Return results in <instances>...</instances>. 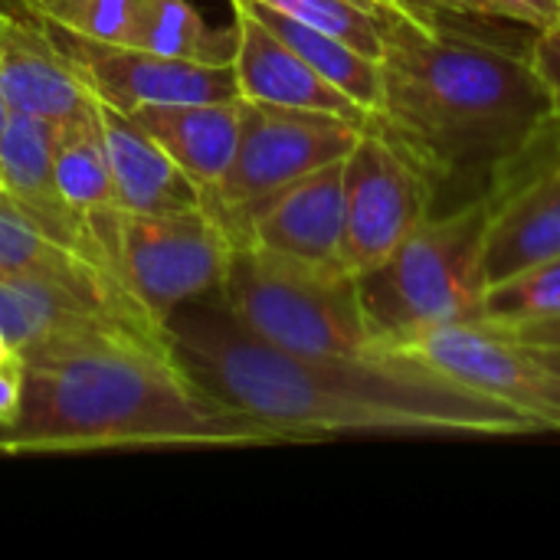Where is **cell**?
<instances>
[{"instance_id": "ffe728a7", "label": "cell", "mask_w": 560, "mask_h": 560, "mask_svg": "<svg viewBox=\"0 0 560 560\" xmlns=\"http://www.w3.org/2000/svg\"><path fill=\"white\" fill-rule=\"evenodd\" d=\"M52 128V167L62 197L85 217L115 207L112 167L98 108L92 115L49 125Z\"/></svg>"}, {"instance_id": "3957f363", "label": "cell", "mask_w": 560, "mask_h": 560, "mask_svg": "<svg viewBox=\"0 0 560 560\" xmlns=\"http://www.w3.org/2000/svg\"><path fill=\"white\" fill-rule=\"evenodd\" d=\"M23 364V407L0 427V456L279 446L269 430L200 390L171 338H118Z\"/></svg>"}, {"instance_id": "4dcf8cb0", "label": "cell", "mask_w": 560, "mask_h": 560, "mask_svg": "<svg viewBox=\"0 0 560 560\" xmlns=\"http://www.w3.org/2000/svg\"><path fill=\"white\" fill-rule=\"evenodd\" d=\"M10 16H13V13H7V10L0 7V33H3V26H7V20H10Z\"/></svg>"}, {"instance_id": "5b68a950", "label": "cell", "mask_w": 560, "mask_h": 560, "mask_svg": "<svg viewBox=\"0 0 560 560\" xmlns=\"http://www.w3.org/2000/svg\"><path fill=\"white\" fill-rule=\"evenodd\" d=\"M217 302L262 341L302 358H364L381 348L364 322L358 276L262 246H236Z\"/></svg>"}, {"instance_id": "4fadbf2b", "label": "cell", "mask_w": 560, "mask_h": 560, "mask_svg": "<svg viewBox=\"0 0 560 560\" xmlns=\"http://www.w3.org/2000/svg\"><path fill=\"white\" fill-rule=\"evenodd\" d=\"M246 243L302 262L345 269V161L325 164L269 197L249 217Z\"/></svg>"}, {"instance_id": "30bf717a", "label": "cell", "mask_w": 560, "mask_h": 560, "mask_svg": "<svg viewBox=\"0 0 560 560\" xmlns=\"http://www.w3.org/2000/svg\"><path fill=\"white\" fill-rule=\"evenodd\" d=\"M489 285L560 253V115H548L532 141L495 174L489 194Z\"/></svg>"}, {"instance_id": "f1b7e54d", "label": "cell", "mask_w": 560, "mask_h": 560, "mask_svg": "<svg viewBox=\"0 0 560 560\" xmlns=\"http://www.w3.org/2000/svg\"><path fill=\"white\" fill-rule=\"evenodd\" d=\"M538 354H541V361L548 364V368H555L560 374V348H541V345H532Z\"/></svg>"}, {"instance_id": "d4e9b609", "label": "cell", "mask_w": 560, "mask_h": 560, "mask_svg": "<svg viewBox=\"0 0 560 560\" xmlns=\"http://www.w3.org/2000/svg\"><path fill=\"white\" fill-rule=\"evenodd\" d=\"M469 3L486 20L515 23L532 33H541L560 20V0H469Z\"/></svg>"}, {"instance_id": "5bb4252c", "label": "cell", "mask_w": 560, "mask_h": 560, "mask_svg": "<svg viewBox=\"0 0 560 560\" xmlns=\"http://www.w3.org/2000/svg\"><path fill=\"white\" fill-rule=\"evenodd\" d=\"M0 177L7 194L62 246L108 269L95 240L92 220L79 213L56 184L52 167V128L33 115L13 112L0 138ZM112 272V269H108ZM115 276V272H112Z\"/></svg>"}, {"instance_id": "1f68e13d", "label": "cell", "mask_w": 560, "mask_h": 560, "mask_svg": "<svg viewBox=\"0 0 560 560\" xmlns=\"http://www.w3.org/2000/svg\"><path fill=\"white\" fill-rule=\"evenodd\" d=\"M0 194H7V187H3V177H0Z\"/></svg>"}, {"instance_id": "f546056e", "label": "cell", "mask_w": 560, "mask_h": 560, "mask_svg": "<svg viewBox=\"0 0 560 560\" xmlns=\"http://www.w3.org/2000/svg\"><path fill=\"white\" fill-rule=\"evenodd\" d=\"M10 115H13V108H10V102H7V95H3V89H0V138H3V131H7V125H10Z\"/></svg>"}, {"instance_id": "2e32d148", "label": "cell", "mask_w": 560, "mask_h": 560, "mask_svg": "<svg viewBox=\"0 0 560 560\" xmlns=\"http://www.w3.org/2000/svg\"><path fill=\"white\" fill-rule=\"evenodd\" d=\"M98 121H102V135H105L118 210L174 213V210L203 207L200 187L125 112H118L98 98Z\"/></svg>"}, {"instance_id": "d6986e66", "label": "cell", "mask_w": 560, "mask_h": 560, "mask_svg": "<svg viewBox=\"0 0 560 560\" xmlns=\"http://www.w3.org/2000/svg\"><path fill=\"white\" fill-rule=\"evenodd\" d=\"M243 3L256 20H262L282 43H289L315 72H322L331 85H338L345 95H351L361 108H368L371 115L381 105V62L364 56L361 49H354L351 43L315 30L276 7H266L259 0H236Z\"/></svg>"}, {"instance_id": "7402d4cb", "label": "cell", "mask_w": 560, "mask_h": 560, "mask_svg": "<svg viewBox=\"0 0 560 560\" xmlns=\"http://www.w3.org/2000/svg\"><path fill=\"white\" fill-rule=\"evenodd\" d=\"M551 318H560V253L489 285L486 292V322L502 331Z\"/></svg>"}, {"instance_id": "4316f807", "label": "cell", "mask_w": 560, "mask_h": 560, "mask_svg": "<svg viewBox=\"0 0 560 560\" xmlns=\"http://www.w3.org/2000/svg\"><path fill=\"white\" fill-rule=\"evenodd\" d=\"M23 387H26V364L20 354L0 361V427H10L23 407Z\"/></svg>"}, {"instance_id": "52a82bcc", "label": "cell", "mask_w": 560, "mask_h": 560, "mask_svg": "<svg viewBox=\"0 0 560 560\" xmlns=\"http://www.w3.org/2000/svg\"><path fill=\"white\" fill-rule=\"evenodd\" d=\"M364 125L266 102L243 98V128L230 171L203 197V207L223 223L233 246L246 243L249 217L299 177L345 161Z\"/></svg>"}, {"instance_id": "9a60e30c", "label": "cell", "mask_w": 560, "mask_h": 560, "mask_svg": "<svg viewBox=\"0 0 560 560\" xmlns=\"http://www.w3.org/2000/svg\"><path fill=\"white\" fill-rule=\"evenodd\" d=\"M233 20L240 30L236 46V75L240 92L249 102L282 105V108H305L338 115L358 125H368L371 112L361 108L351 95L331 85L322 72H315L289 43H282L262 20H256L243 3L233 0Z\"/></svg>"}, {"instance_id": "603a6c76", "label": "cell", "mask_w": 560, "mask_h": 560, "mask_svg": "<svg viewBox=\"0 0 560 560\" xmlns=\"http://www.w3.org/2000/svg\"><path fill=\"white\" fill-rule=\"evenodd\" d=\"M148 0H26L30 16L82 39L135 46Z\"/></svg>"}, {"instance_id": "cb8c5ba5", "label": "cell", "mask_w": 560, "mask_h": 560, "mask_svg": "<svg viewBox=\"0 0 560 560\" xmlns=\"http://www.w3.org/2000/svg\"><path fill=\"white\" fill-rule=\"evenodd\" d=\"M259 3L276 7L315 30H325L381 62L384 23H387L384 0H259Z\"/></svg>"}, {"instance_id": "44dd1931", "label": "cell", "mask_w": 560, "mask_h": 560, "mask_svg": "<svg viewBox=\"0 0 560 560\" xmlns=\"http://www.w3.org/2000/svg\"><path fill=\"white\" fill-rule=\"evenodd\" d=\"M135 46L174 59L233 62L240 46V30L236 20L230 26L207 23L190 0H148Z\"/></svg>"}, {"instance_id": "277c9868", "label": "cell", "mask_w": 560, "mask_h": 560, "mask_svg": "<svg viewBox=\"0 0 560 560\" xmlns=\"http://www.w3.org/2000/svg\"><path fill=\"white\" fill-rule=\"evenodd\" d=\"M489 200L430 213L381 266L358 276L371 338L400 351L413 338L463 322H486Z\"/></svg>"}, {"instance_id": "6da1fadb", "label": "cell", "mask_w": 560, "mask_h": 560, "mask_svg": "<svg viewBox=\"0 0 560 560\" xmlns=\"http://www.w3.org/2000/svg\"><path fill=\"white\" fill-rule=\"evenodd\" d=\"M180 368L223 407L279 443L341 436H532L538 420L492 400L404 351L302 358L243 328L217 295L167 322Z\"/></svg>"}, {"instance_id": "ac0fdd59", "label": "cell", "mask_w": 560, "mask_h": 560, "mask_svg": "<svg viewBox=\"0 0 560 560\" xmlns=\"http://www.w3.org/2000/svg\"><path fill=\"white\" fill-rule=\"evenodd\" d=\"M0 279H49L69 285L125 289L108 269L56 243L10 194H0Z\"/></svg>"}, {"instance_id": "ba28073f", "label": "cell", "mask_w": 560, "mask_h": 560, "mask_svg": "<svg viewBox=\"0 0 560 560\" xmlns=\"http://www.w3.org/2000/svg\"><path fill=\"white\" fill-rule=\"evenodd\" d=\"M430 213H436L430 180L368 118L345 158V269L364 276L381 266Z\"/></svg>"}, {"instance_id": "8992f818", "label": "cell", "mask_w": 560, "mask_h": 560, "mask_svg": "<svg viewBox=\"0 0 560 560\" xmlns=\"http://www.w3.org/2000/svg\"><path fill=\"white\" fill-rule=\"evenodd\" d=\"M89 220L115 279L164 328L184 305L220 292L236 249L207 207L174 213L108 207Z\"/></svg>"}, {"instance_id": "484cf974", "label": "cell", "mask_w": 560, "mask_h": 560, "mask_svg": "<svg viewBox=\"0 0 560 560\" xmlns=\"http://www.w3.org/2000/svg\"><path fill=\"white\" fill-rule=\"evenodd\" d=\"M535 72L541 75L545 89L551 92L555 102V115H560V20L555 26L535 33L532 39V52H528Z\"/></svg>"}, {"instance_id": "9c48e42d", "label": "cell", "mask_w": 560, "mask_h": 560, "mask_svg": "<svg viewBox=\"0 0 560 560\" xmlns=\"http://www.w3.org/2000/svg\"><path fill=\"white\" fill-rule=\"evenodd\" d=\"M400 351L492 400L522 410L538 420L545 433H560V374L515 335L489 322H463L433 328Z\"/></svg>"}, {"instance_id": "7c38bea8", "label": "cell", "mask_w": 560, "mask_h": 560, "mask_svg": "<svg viewBox=\"0 0 560 560\" xmlns=\"http://www.w3.org/2000/svg\"><path fill=\"white\" fill-rule=\"evenodd\" d=\"M0 89L13 112L62 125L98 108V95L43 20L10 16L0 33Z\"/></svg>"}, {"instance_id": "d6a6232c", "label": "cell", "mask_w": 560, "mask_h": 560, "mask_svg": "<svg viewBox=\"0 0 560 560\" xmlns=\"http://www.w3.org/2000/svg\"><path fill=\"white\" fill-rule=\"evenodd\" d=\"M23 3H26V0H23Z\"/></svg>"}, {"instance_id": "e0dca14e", "label": "cell", "mask_w": 560, "mask_h": 560, "mask_svg": "<svg viewBox=\"0 0 560 560\" xmlns=\"http://www.w3.org/2000/svg\"><path fill=\"white\" fill-rule=\"evenodd\" d=\"M128 118L148 131L207 197L233 164L243 128V98L144 105L128 112Z\"/></svg>"}, {"instance_id": "8fae6325", "label": "cell", "mask_w": 560, "mask_h": 560, "mask_svg": "<svg viewBox=\"0 0 560 560\" xmlns=\"http://www.w3.org/2000/svg\"><path fill=\"white\" fill-rule=\"evenodd\" d=\"M72 66L92 85V92L118 108L135 112L144 105H187V102H230L243 98L233 62H194L174 59L138 46H115L72 36L49 26Z\"/></svg>"}, {"instance_id": "83f0119b", "label": "cell", "mask_w": 560, "mask_h": 560, "mask_svg": "<svg viewBox=\"0 0 560 560\" xmlns=\"http://www.w3.org/2000/svg\"><path fill=\"white\" fill-rule=\"evenodd\" d=\"M509 335H515V338H518V341H525V345L560 348V318L538 322V325H525V328H515V331H509Z\"/></svg>"}, {"instance_id": "7a4b0ae2", "label": "cell", "mask_w": 560, "mask_h": 560, "mask_svg": "<svg viewBox=\"0 0 560 560\" xmlns=\"http://www.w3.org/2000/svg\"><path fill=\"white\" fill-rule=\"evenodd\" d=\"M548 115L555 102L528 52L420 26L387 3L371 121L430 180L436 213L486 197Z\"/></svg>"}]
</instances>
